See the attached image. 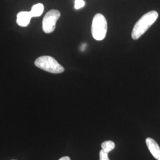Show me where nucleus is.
Here are the masks:
<instances>
[{"label": "nucleus", "mask_w": 160, "mask_h": 160, "mask_svg": "<svg viewBox=\"0 0 160 160\" xmlns=\"http://www.w3.org/2000/svg\"><path fill=\"white\" fill-rule=\"evenodd\" d=\"M158 17V13L154 10L145 14L135 24L132 32V38L134 40L138 39L155 23Z\"/></svg>", "instance_id": "1"}, {"label": "nucleus", "mask_w": 160, "mask_h": 160, "mask_svg": "<svg viewBox=\"0 0 160 160\" xmlns=\"http://www.w3.org/2000/svg\"><path fill=\"white\" fill-rule=\"evenodd\" d=\"M34 65L38 68L52 74H61L65 70L55 58L50 56H42L37 58Z\"/></svg>", "instance_id": "2"}, {"label": "nucleus", "mask_w": 160, "mask_h": 160, "mask_svg": "<svg viewBox=\"0 0 160 160\" xmlns=\"http://www.w3.org/2000/svg\"><path fill=\"white\" fill-rule=\"evenodd\" d=\"M108 31V23L102 14H96L92 19V33L95 40L100 41L106 38Z\"/></svg>", "instance_id": "3"}, {"label": "nucleus", "mask_w": 160, "mask_h": 160, "mask_svg": "<svg viewBox=\"0 0 160 160\" xmlns=\"http://www.w3.org/2000/svg\"><path fill=\"white\" fill-rule=\"evenodd\" d=\"M60 16L61 12L57 10H51L46 13L42 22V29L45 33H51L55 30Z\"/></svg>", "instance_id": "4"}, {"label": "nucleus", "mask_w": 160, "mask_h": 160, "mask_svg": "<svg viewBox=\"0 0 160 160\" xmlns=\"http://www.w3.org/2000/svg\"><path fill=\"white\" fill-rule=\"evenodd\" d=\"M149 151L156 160H160V147L154 139L147 138L145 140Z\"/></svg>", "instance_id": "5"}, {"label": "nucleus", "mask_w": 160, "mask_h": 160, "mask_svg": "<svg viewBox=\"0 0 160 160\" xmlns=\"http://www.w3.org/2000/svg\"><path fill=\"white\" fill-rule=\"evenodd\" d=\"M30 12H21L17 15V24L21 27H26L30 23L32 18Z\"/></svg>", "instance_id": "6"}, {"label": "nucleus", "mask_w": 160, "mask_h": 160, "mask_svg": "<svg viewBox=\"0 0 160 160\" xmlns=\"http://www.w3.org/2000/svg\"><path fill=\"white\" fill-rule=\"evenodd\" d=\"M44 11V6L41 4H36L32 7L30 13L32 17H39Z\"/></svg>", "instance_id": "7"}, {"label": "nucleus", "mask_w": 160, "mask_h": 160, "mask_svg": "<svg viewBox=\"0 0 160 160\" xmlns=\"http://www.w3.org/2000/svg\"><path fill=\"white\" fill-rule=\"evenodd\" d=\"M115 147V144L112 141H106L103 142L102 144V148L105 152L109 153L112 151Z\"/></svg>", "instance_id": "8"}, {"label": "nucleus", "mask_w": 160, "mask_h": 160, "mask_svg": "<svg viewBox=\"0 0 160 160\" xmlns=\"http://www.w3.org/2000/svg\"><path fill=\"white\" fill-rule=\"evenodd\" d=\"M85 4H86L85 1L83 0H75V8L77 10H78L80 8H82L84 6H85Z\"/></svg>", "instance_id": "9"}, {"label": "nucleus", "mask_w": 160, "mask_h": 160, "mask_svg": "<svg viewBox=\"0 0 160 160\" xmlns=\"http://www.w3.org/2000/svg\"><path fill=\"white\" fill-rule=\"evenodd\" d=\"M108 154L109 153L102 149L100 151V160H110L108 157Z\"/></svg>", "instance_id": "10"}, {"label": "nucleus", "mask_w": 160, "mask_h": 160, "mask_svg": "<svg viewBox=\"0 0 160 160\" xmlns=\"http://www.w3.org/2000/svg\"><path fill=\"white\" fill-rule=\"evenodd\" d=\"M59 160H71V159H70V158L69 157L66 156V157H63L61 158Z\"/></svg>", "instance_id": "11"}]
</instances>
